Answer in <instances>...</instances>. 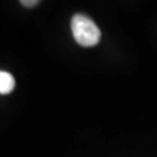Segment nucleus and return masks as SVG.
<instances>
[{
    "instance_id": "obj_1",
    "label": "nucleus",
    "mask_w": 157,
    "mask_h": 157,
    "mask_svg": "<svg viewBox=\"0 0 157 157\" xmlns=\"http://www.w3.org/2000/svg\"><path fill=\"white\" fill-rule=\"evenodd\" d=\"M71 30L78 45L84 47L96 46L101 39V30L90 17L77 13L71 20Z\"/></svg>"
},
{
    "instance_id": "obj_2",
    "label": "nucleus",
    "mask_w": 157,
    "mask_h": 157,
    "mask_svg": "<svg viewBox=\"0 0 157 157\" xmlns=\"http://www.w3.org/2000/svg\"><path fill=\"white\" fill-rule=\"evenodd\" d=\"M16 86V80L12 73L7 71H0V94H8Z\"/></svg>"
},
{
    "instance_id": "obj_3",
    "label": "nucleus",
    "mask_w": 157,
    "mask_h": 157,
    "mask_svg": "<svg viewBox=\"0 0 157 157\" xmlns=\"http://www.w3.org/2000/svg\"><path fill=\"white\" fill-rule=\"evenodd\" d=\"M21 4L24 7H28V8H32V7H36L39 4L38 0H22Z\"/></svg>"
}]
</instances>
